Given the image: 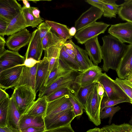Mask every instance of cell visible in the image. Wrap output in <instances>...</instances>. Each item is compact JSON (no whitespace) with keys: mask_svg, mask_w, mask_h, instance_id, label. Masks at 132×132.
Returning a JSON list of instances; mask_svg holds the SVG:
<instances>
[{"mask_svg":"<svg viewBox=\"0 0 132 132\" xmlns=\"http://www.w3.org/2000/svg\"><path fill=\"white\" fill-rule=\"evenodd\" d=\"M22 8L16 0H0V17L10 22L22 11Z\"/></svg>","mask_w":132,"mask_h":132,"instance_id":"cell-15","label":"cell"},{"mask_svg":"<svg viewBox=\"0 0 132 132\" xmlns=\"http://www.w3.org/2000/svg\"><path fill=\"white\" fill-rule=\"evenodd\" d=\"M24 5V6L26 8H29L30 7V4L28 1L23 0L22 1Z\"/></svg>","mask_w":132,"mask_h":132,"instance_id":"cell-55","label":"cell"},{"mask_svg":"<svg viewBox=\"0 0 132 132\" xmlns=\"http://www.w3.org/2000/svg\"><path fill=\"white\" fill-rule=\"evenodd\" d=\"M21 114L17 107L13 93L10 98L7 120V126L13 130L20 132L19 122Z\"/></svg>","mask_w":132,"mask_h":132,"instance_id":"cell-16","label":"cell"},{"mask_svg":"<svg viewBox=\"0 0 132 132\" xmlns=\"http://www.w3.org/2000/svg\"><path fill=\"white\" fill-rule=\"evenodd\" d=\"M76 117L72 109L45 117L44 118L46 131L68 125Z\"/></svg>","mask_w":132,"mask_h":132,"instance_id":"cell-6","label":"cell"},{"mask_svg":"<svg viewBox=\"0 0 132 132\" xmlns=\"http://www.w3.org/2000/svg\"><path fill=\"white\" fill-rule=\"evenodd\" d=\"M13 93L21 115L25 114L35 101V90L31 86L25 85L15 88Z\"/></svg>","mask_w":132,"mask_h":132,"instance_id":"cell-2","label":"cell"},{"mask_svg":"<svg viewBox=\"0 0 132 132\" xmlns=\"http://www.w3.org/2000/svg\"><path fill=\"white\" fill-rule=\"evenodd\" d=\"M110 26L102 22H96L77 31L74 37L78 43L84 44L88 40L104 33Z\"/></svg>","mask_w":132,"mask_h":132,"instance_id":"cell-5","label":"cell"},{"mask_svg":"<svg viewBox=\"0 0 132 132\" xmlns=\"http://www.w3.org/2000/svg\"><path fill=\"white\" fill-rule=\"evenodd\" d=\"M9 98V96L4 90L0 88V102L7 98Z\"/></svg>","mask_w":132,"mask_h":132,"instance_id":"cell-50","label":"cell"},{"mask_svg":"<svg viewBox=\"0 0 132 132\" xmlns=\"http://www.w3.org/2000/svg\"><path fill=\"white\" fill-rule=\"evenodd\" d=\"M25 57L18 51L5 50L0 55V72L7 69L23 65Z\"/></svg>","mask_w":132,"mask_h":132,"instance_id":"cell-11","label":"cell"},{"mask_svg":"<svg viewBox=\"0 0 132 132\" xmlns=\"http://www.w3.org/2000/svg\"><path fill=\"white\" fill-rule=\"evenodd\" d=\"M6 43L4 37L0 36V55L5 50L4 46Z\"/></svg>","mask_w":132,"mask_h":132,"instance_id":"cell-51","label":"cell"},{"mask_svg":"<svg viewBox=\"0 0 132 132\" xmlns=\"http://www.w3.org/2000/svg\"><path fill=\"white\" fill-rule=\"evenodd\" d=\"M39 62L37 61L32 58H29L25 59L24 63L22 65L27 67L31 68L35 66Z\"/></svg>","mask_w":132,"mask_h":132,"instance_id":"cell-47","label":"cell"},{"mask_svg":"<svg viewBox=\"0 0 132 132\" xmlns=\"http://www.w3.org/2000/svg\"><path fill=\"white\" fill-rule=\"evenodd\" d=\"M102 100L98 95L97 84L96 83L87 100L84 110L89 120L97 126L101 123L100 115Z\"/></svg>","mask_w":132,"mask_h":132,"instance_id":"cell-4","label":"cell"},{"mask_svg":"<svg viewBox=\"0 0 132 132\" xmlns=\"http://www.w3.org/2000/svg\"><path fill=\"white\" fill-rule=\"evenodd\" d=\"M104 2L103 8L104 16L111 19L116 18L119 13L120 5L116 3L117 0H102Z\"/></svg>","mask_w":132,"mask_h":132,"instance_id":"cell-29","label":"cell"},{"mask_svg":"<svg viewBox=\"0 0 132 132\" xmlns=\"http://www.w3.org/2000/svg\"><path fill=\"white\" fill-rule=\"evenodd\" d=\"M103 132H132V127L130 124L123 123L120 125L112 123L101 128Z\"/></svg>","mask_w":132,"mask_h":132,"instance_id":"cell-33","label":"cell"},{"mask_svg":"<svg viewBox=\"0 0 132 132\" xmlns=\"http://www.w3.org/2000/svg\"><path fill=\"white\" fill-rule=\"evenodd\" d=\"M95 82L100 83L103 87L106 96L113 100L123 99L131 103L130 99L123 90L105 72L98 77Z\"/></svg>","mask_w":132,"mask_h":132,"instance_id":"cell-3","label":"cell"},{"mask_svg":"<svg viewBox=\"0 0 132 132\" xmlns=\"http://www.w3.org/2000/svg\"><path fill=\"white\" fill-rule=\"evenodd\" d=\"M38 28L42 40L47 33L51 29L50 26L45 22H42L39 24Z\"/></svg>","mask_w":132,"mask_h":132,"instance_id":"cell-42","label":"cell"},{"mask_svg":"<svg viewBox=\"0 0 132 132\" xmlns=\"http://www.w3.org/2000/svg\"><path fill=\"white\" fill-rule=\"evenodd\" d=\"M130 123V125L132 127V116L131 117V119L129 122Z\"/></svg>","mask_w":132,"mask_h":132,"instance_id":"cell-57","label":"cell"},{"mask_svg":"<svg viewBox=\"0 0 132 132\" xmlns=\"http://www.w3.org/2000/svg\"><path fill=\"white\" fill-rule=\"evenodd\" d=\"M30 8L32 14L35 18L38 19H42L40 15V11L37 8L30 7Z\"/></svg>","mask_w":132,"mask_h":132,"instance_id":"cell-48","label":"cell"},{"mask_svg":"<svg viewBox=\"0 0 132 132\" xmlns=\"http://www.w3.org/2000/svg\"><path fill=\"white\" fill-rule=\"evenodd\" d=\"M22 11L28 27H36L44 21L42 19H38L35 18L31 12L30 7L27 8L23 6L22 7Z\"/></svg>","mask_w":132,"mask_h":132,"instance_id":"cell-32","label":"cell"},{"mask_svg":"<svg viewBox=\"0 0 132 132\" xmlns=\"http://www.w3.org/2000/svg\"><path fill=\"white\" fill-rule=\"evenodd\" d=\"M85 50L94 65H97L102 60L101 46L97 37L90 39L84 43Z\"/></svg>","mask_w":132,"mask_h":132,"instance_id":"cell-20","label":"cell"},{"mask_svg":"<svg viewBox=\"0 0 132 132\" xmlns=\"http://www.w3.org/2000/svg\"><path fill=\"white\" fill-rule=\"evenodd\" d=\"M45 127H32L26 128L20 132H45Z\"/></svg>","mask_w":132,"mask_h":132,"instance_id":"cell-46","label":"cell"},{"mask_svg":"<svg viewBox=\"0 0 132 132\" xmlns=\"http://www.w3.org/2000/svg\"><path fill=\"white\" fill-rule=\"evenodd\" d=\"M108 32L122 43L132 45V23L127 22L112 25Z\"/></svg>","mask_w":132,"mask_h":132,"instance_id":"cell-9","label":"cell"},{"mask_svg":"<svg viewBox=\"0 0 132 132\" xmlns=\"http://www.w3.org/2000/svg\"><path fill=\"white\" fill-rule=\"evenodd\" d=\"M131 73H132V72H131Z\"/></svg>","mask_w":132,"mask_h":132,"instance_id":"cell-58","label":"cell"},{"mask_svg":"<svg viewBox=\"0 0 132 132\" xmlns=\"http://www.w3.org/2000/svg\"><path fill=\"white\" fill-rule=\"evenodd\" d=\"M120 109L121 108L119 106L116 107L112 106L105 108L100 112V117L101 119L109 117V122L110 124L114 114Z\"/></svg>","mask_w":132,"mask_h":132,"instance_id":"cell-40","label":"cell"},{"mask_svg":"<svg viewBox=\"0 0 132 132\" xmlns=\"http://www.w3.org/2000/svg\"><path fill=\"white\" fill-rule=\"evenodd\" d=\"M114 80L129 97L132 104V83L125 79L117 77Z\"/></svg>","mask_w":132,"mask_h":132,"instance_id":"cell-36","label":"cell"},{"mask_svg":"<svg viewBox=\"0 0 132 132\" xmlns=\"http://www.w3.org/2000/svg\"><path fill=\"white\" fill-rule=\"evenodd\" d=\"M102 69L97 65L93 67L78 75L74 83L79 87H84L95 82L98 77L102 74Z\"/></svg>","mask_w":132,"mask_h":132,"instance_id":"cell-14","label":"cell"},{"mask_svg":"<svg viewBox=\"0 0 132 132\" xmlns=\"http://www.w3.org/2000/svg\"><path fill=\"white\" fill-rule=\"evenodd\" d=\"M10 21L0 17V36L4 37Z\"/></svg>","mask_w":132,"mask_h":132,"instance_id":"cell-43","label":"cell"},{"mask_svg":"<svg viewBox=\"0 0 132 132\" xmlns=\"http://www.w3.org/2000/svg\"><path fill=\"white\" fill-rule=\"evenodd\" d=\"M71 124L58 128L46 130L45 132H75L72 128Z\"/></svg>","mask_w":132,"mask_h":132,"instance_id":"cell-44","label":"cell"},{"mask_svg":"<svg viewBox=\"0 0 132 132\" xmlns=\"http://www.w3.org/2000/svg\"><path fill=\"white\" fill-rule=\"evenodd\" d=\"M102 39V69L106 72L110 69L116 70L129 45L122 43L110 34L104 36Z\"/></svg>","mask_w":132,"mask_h":132,"instance_id":"cell-1","label":"cell"},{"mask_svg":"<svg viewBox=\"0 0 132 132\" xmlns=\"http://www.w3.org/2000/svg\"><path fill=\"white\" fill-rule=\"evenodd\" d=\"M125 79L130 81L132 83V73H131L126 77Z\"/></svg>","mask_w":132,"mask_h":132,"instance_id":"cell-56","label":"cell"},{"mask_svg":"<svg viewBox=\"0 0 132 132\" xmlns=\"http://www.w3.org/2000/svg\"><path fill=\"white\" fill-rule=\"evenodd\" d=\"M10 98L0 102V128L7 126V120Z\"/></svg>","mask_w":132,"mask_h":132,"instance_id":"cell-38","label":"cell"},{"mask_svg":"<svg viewBox=\"0 0 132 132\" xmlns=\"http://www.w3.org/2000/svg\"><path fill=\"white\" fill-rule=\"evenodd\" d=\"M45 22L48 24L52 29L61 38L64 40L71 39L72 37L69 33V29L67 26L56 22L48 20H46Z\"/></svg>","mask_w":132,"mask_h":132,"instance_id":"cell-28","label":"cell"},{"mask_svg":"<svg viewBox=\"0 0 132 132\" xmlns=\"http://www.w3.org/2000/svg\"><path fill=\"white\" fill-rule=\"evenodd\" d=\"M47 104L46 96L39 97L34 102L25 114L35 116H42L44 117Z\"/></svg>","mask_w":132,"mask_h":132,"instance_id":"cell-24","label":"cell"},{"mask_svg":"<svg viewBox=\"0 0 132 132\" xmlns=\"http://www.w3.org/2000/svg\"><path fill=\"white\" fill-rule=\"evenodd\" d=\"M95 82L84 87H79L74 94L84 109L87 100L94 88Z\"/></svg>","mask_w":132,"mask_h":132,"instance_id":"cell-30","label":"cell"},{"mask_svg":"<svg viewBox=\"0 0 132 132\" xmlns=\"http://www.w3.org/2000/svg\"><path fill=\"white\" fill-rule=\"evenodd\" d=\"M28 27L22 11L10 21L5 35L11 36Z\"/></svg>","mask_w":132,"mask_h":132,"instance_id":"cell-23","label":"cell"},{"mask_svg":"<svg viewBox=\"0 0 132 132\" xmlns=\"http://www.w3.org/2000/svg\"><path fill=\"white\" fill-rule=\"evenodd\" d=\"M31 36V34L25 28L9 36L6 45L9 49L18 52L21 48L29 44Z\"/></svg>","mask_w":132,"mask_h":132,"instance_id":"cell-10","label":"cell"},{"mask_svg":"<svg viewBox=\"0 0 132 132\" xmlns=\"http://www.w3.org/2000/svg\"><path fill=\"white\" fill-rule=\"evenodd\" d=\"M43 50L42 40L38 30L37 29L31 34L25 54L26 59L32 58L37 61H40Z\"/></svg>","mask_w":132,"mask_h":132,"instance_id":"cell-13","label":"cell"},{"mask_svg":"<svg viewBox=\"0 0 132 132\" xmlns=\"http://www.w3.org/2000/svg\"><path fill=\"white\" fill-rule=\"evenodd\" d=\"M97 84V92L98 95L101 99H103L105 93L104 89L102 85L99 82Z\"/></svg>","mask_w":132,"mask_h":132,"instance_id":"cell-49","label":"cell"},{"mask_svg":"<svg viewBox=\"0 0 132 132\" xmlns=\"http://www.w3.org/2000/svg\"><path fill=\"white\" fill-rule=\"evenodd\" d=\"M75 90L71 88L65 87L60 89L46 96L48 102H51L66 95L74 93Z\"/></svg>","mask_w":132,"mask_h":132,"instance_id":"cell-37","label":"cell"},{"mask_svg":"<svg viewBox=\"0 0 132 132\" xmlns=\"http://www.w3.org/2000/svg\"><path fill=\"white\" fill-rule=\"evenodd\" d=\"M72 71L74 70L65 66L59 61V66L50 72L44 87L49 86L61 76Z\"/></svg>","mask_w":132,"mask_h":132,"instance_id":"cell-27","label":"cell"},{"mask_svg":"<svg viewBox=\"0 0 132 132\" xmlns=\"http://www.w3.org/2000/svg\"><path fill=\"white\" fill-rule=\"evenodd\" d=\"M69 96L76 117L81 116L83 113L84 108L83 106L76 96L74 93L69 95Z\"/></svg>","mask_w":132,"mask_h":132,"instance_id":"cell-39","label":"cell"},{"mask_svg":"<svg viewBox=\"0 0 132 132\" xmlns=\"http://www.w3.org/2000/svg\"><path fill=\"white\" fill-rule=\"evenodd\" d=\"M85 1L92 6L98 8L103 11L104 3L102 0H87Z\"/></svg>","mask_w":132,"mask_h":132,"instance_id":"cell-45","label":"cell"},{"mask_svg":"<svg viewBox=\"0 0 132 132\" xmlns=\"http://www.w3.org/2000/svg\"><path fill=\"white\" fill-rule=\"evenodd\" d=\"M123 102L130 103L129 101L125 100H113L109 99L106 96H104L101 102L100 112L106 107L114 106L117 104Z\"/></svg>","mask_w":132,"mask_h":132,"instance_id":"cell-41","label":"cell"},{"mask_svg":"<svg viewBox=\"0 0 132 132\" xmlns=\"http://www.w3.org/2000/svg\"><path fill=\"white\" fill-rule=\"evenodd\" d=\"M66 41L63 39L56 44L45 50L44 57L48 59L52 58L59 59L61 50Z\"/></svg>","mask_w":132,"mask_h":132,"instance_id":"cell-35","label":"cell"},{"mask_svg":"<svg viewBox=\"0 0 132 132\" xmlns=\"http://www.w3.org/2000/svg\"><path fill=\"white\" fill-rule=\"evenodd\" d=\"M103 11L92 6L82 13L75 22V27L77 31L96 22L103 15Z\"/></svg>","mask_w":132,"mask_h":132,"instance_id":"cell-12","label":"cell"},{"mask_svg":"<svg viewBox=\"0 0 132 132\" xmlns=\"http://www.w3.org/2000/svg\"><path fill=\"white\" fill-rule=\"evenodd\" d=\"M77 30L75 27H72L69 29V33L70 35L72 37L75 36Z\"/></svg>","mask_w":132,"mask_h":132,"instance_id":"cell-53","label":"cell"},{"mask_svg":"<svg viewBox=\"0 0 132 132\" xmlns=\"http://www.w3.org/2000/svg\"><path fill=\"white\" fill-rule=\"evenodd\" d=\"M119 78L125 79L132 72V45L129 46L116 70Z\"/></svg>","mask_w":132,"mask_h":132,"instance_id":"cell-19","label":"cell"},{"mask_svg":"<svg viewBox=\"0 0 132 132\" xmlns=\"http://www.w3.org/2000/svg\"><path fill=\"white\" fill-rule=\"evenodd\" d=\"M0 132H18L14 131L7 126L4 127L0 128Z\"/></svg>","mask_w":132,"mask_h":132,"instance_id":"cell-52","label":"cell"},{"mask_svg":"<svg viewBox=\"0 0 132 132\" xmlns=\"http://www.w3.org/2000/svg\"><path fill=\"white\" fill-rule=\"evenodd\" d=\"M86 132H103V131L101 128L96 127L89 129Z\"/></svg>","mask_w":132,"mask_h":132,"instance_id":"cell-54","label":"cell"},{"mask_svg":"<svg viewBox=\"0 0 132 132\" xmlns=\"http://www.w3.org/2000/svg\"><path fill=\"white\" fill-rule=\"evenodd\" d=\"M76 51V58L80 67V72H82L93 67L94 64L88 57L85 50L75 45Z\"/></svg>","mask_w":132,"mask_h":132,"instance_id":"cell-25","label":"cell"},{"mask_svg":"<svg viewBox=\"0 0 132 132\" xmlns=\"http://www.w3.org/2000/svg\"><path fill=\"white\" fill-rule=\"evenodd\" d=\"M23 67V65H18L0 72V88L4 89L5 90L15 87L20 77Z\"/></svg>","mask_w":132,"mask_h":132,"instance_id":"cell-8","label":"cell"},{"mask_svg":"<svg viewBox=\"0 0 132 132\" xmlns=\"http://www.w3.org/2000/svg\"><path fill=\"white\" fill-rule=\"evenodd\" d=\"M32 127H45L44 117L26 114L21 115L19 125L20 132L26 128Z\"/></svg>","mask_w":132,"mask_h":132,"instance_id":"cell-22","label":"cell"},{"mask_svg":"<svg viewBox=\"0 0 132 132\" xmlns=\"http://www.w3.org/2000/svg\"><path fill=\"white\" fill-rule=\"evenodd\" d=\"M69 109H73L69 95H66L59 98L48 102L45 117L55 114Z\"/></svg>","mask_w":132,"mask_h":132,"instance_id":"cell-17","label":"cell"},{"mask_svg":"<svg viewBox=\"0 0 132 132\" xmlns=\"http://www.w3.org/2000/svg\"><path fill=\"white\" fill-rule=\"evenodd\" d=\"M48 60L45 57L38 63L35 90L36 94L44 87V85L50 72L48 70Z\"/></svg>","mask_w":132,"mask_h":132,"instance_id":"cell-18","label":"cell"},{"mask_svg":"<svg viewBox=\"0 0 132 132\" xmlns=\"http://www.w3.org/2000/svg\"><path fill=\"white\" fill-rule=\"evenodd\" d=\"M63 39L53 32L51 30L50 31L42 40L43 50H45L49 47L56 44Z\"/></svg>","mask_w":132,"mask_h":132,"instance_id":"cell-34","label":"cell"},{"mask_svg":"<svg viewBox=\"0 0 132 132\" xmlns=\"http://www.w3.org/2000/svg\"><path fill=\"white\" fill-rule=\"evenodd\" d=\"M76 72L71 71L61 76L49 86L44 87L40 91L39 97L47 96L57 90L63 88H71L74 83L76 77Z\"/></svg>","mask_w":132,"mask_h":132,"instance_id":"cell-7","label":"cell"},{"mask_svg":"<svg viewBox=\"0 0 132 132\" xmlns=\"http://www.w3.org/2000/svg\"><path fill=\"white\" fill-rule=\"evenodd\" d=\"M38 63L31 68L28 67L24 65L20 78L14 88L21 85H27L35 90L36 75Z\"/></svg>","mask_w":132,"mask_h":132,"instance_id":"cell-21","label":"cell"},{"mask_svg":"<svg viewBox=\"0 0 132 132\" xmlns=\"http://www.w3.org/2000/svg\"><path fill=\"white\" fill-rule=\"evenodd\" d=\"M118 14L122 20L132 23V0H125L120 5Z\"/></svg>","mask_w":132,"mask_h":132,"instance_id":"cell-31","label":"cell"},{"mask_svg":"<svg viewBox=\"0 0 132 132\" xmlns=\"http://www.w3.org/2000/svg\"><path fill=\"white\" fill-rule=\"evenodd\" d=\"M59 61L67 68L76 71L80 72V67L77 60L66 52L63 45L60 51Z\"/></svg>","mask_w":132,"mask_h":132,"instance_id":"cell-26","label":"cell"}]
</instances>
